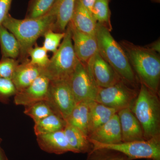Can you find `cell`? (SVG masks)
<instances>
[{"label":"cell","mask_w":160,"mask_h":160,"mask_svg":"<svg viewBox=\"0 0 160 160\" xmlns=\"http://www.w3.org/2000/svg\"><path fill=\"white\" fill-rule=\"evenodd\" d=\"M56 14L53 7L46 14L36 18L18 19L8 14L2 25L14 35L20 46L19 60L21 62L28 60L29 49L48 30H53Z\"/></svg>","instance_id":"cell-1"},{"label":"cell","mask_w":160,"mask_h":160,"mask_svg":"<svg viewBox=\"0 0 160 160\" xmlns=\"http://www.w3.org/2000/svg\"><path fill=\"white\" fill-rule=\"evenodd\" d=\"M120 45L126 55L140 83L159 95L160 82V58L159 53L146 46L123 41Z\"/></svg>","instance_id":"cell-2"},{"label":"cell","mask_w":160,"mask_h":160,"mask_svg":"<svg viewBox=\"0 0 160 160\" xmlns=\"http://www.w3.org/2000/svg\"><path fill=\"white\" fill-rule=\"evenodd\" d=\"M105 26L97 23L95 36L98 52L114 69L122 82L138 89L140 83L126 55L120 44L114 39Z\"/></svg>","instance_id":"cell-3"},{"label":"cell","mask_w":160,"mask_h":160,"mask_svg":"<svg viewBox=\"0 0 160 160\" xmlns=\"http://www.w3.org/2000/svg\"><path fill=\"white\" fill-rule=\"evenodd\" d=\"M137 97L131 106L132 113L142 126L145 139L160 136L159 95L140 83Z\"/></svg>","instance_id":"cell-4"},{"label":"cell","mask_w":160,"mask_h":160,"mask_svg":"<svg viewBox=\"0 0 160 160\" xmlns=\"http://www.w3.org/2000/svg\"><path fill=\"white\" fill-rule=\"evenodd\" d=\"M79 61L73 49L71 27L69 24L62 42L50 59L48 66L43 69V74L50 80L68 81Z\"/></svg>","instance_id":"cell-5"},{"label":"cell","mask_w":160,"mask_h":160,"mask_svg":"<svg viewBox=\"0 0 160 160\" xmlns=\"http://www.w3.org/2000/svg\"><path fill=\"white\" fill-rule=\"evenodd\" d=\"M89 140L93 148L116 150L125 154L129 160L137 159L160 160V136L148 140L112 144H102Z\"/></svg>","instance_id":"cell-6"},{"label":"cell","mask_w":160,"mask_h":160,"mask_svg":"<svg viewBox=\"0 0 160 160\" xmlns=\"http://www.w3.org/2000/svg\"><path fill=\"white\" fill-rule=\"evenodd\" d=\"M139 90L121 81L106 88H99L95 101L118 112L125 108L130 109Z\"/></svg>","instance_id":"cell-7"},{"label":"cell","mask_w":160,"mask_h":160,"mask_svg":"<svg viewBox=\"0 0 160 160\" xmlns=\"http://www.w3.org/2000/svg\"><path fill=\"white\" fill-rule=\"evenodd\" d=\"M46 101L54 113L65 120L76 103L68 81L50 80Z\"/></svg>","instance_id":"cell-8"},{"label":"cell","mask_w":160,"mask_h":160,"mask_svg":"<svg viewBox=\"0 0 160 160\" xmlns=\"http://www.w3.org/2000/svg\"><path fill=\"white\" fill-rule=\"evenodd\" d=\"M68 82L76 104L84 101H95L99 88L85 64L78 61Z\"/></svg>","instance_id":"cell-9"},{"label":"cell","mask_w":160,"mask_h":160,"mask_svg":"<svg viewBox=\"0 0 160 160\" xmlns=\"http://www.w3.org/2000/svg\"><path fill=\"white\" fill-rule=\"evenodd\" d=\"M85 65L99 88H106L122 81L114 69L100 55L98 52Z\"/></svg>","instance_id":"cell-10"},{"label":"cell","mask_w":160,"mask_h":160,"mask_svg":"<svg viewBox=\"0 0 160 160\" xmlns=\"http://www.w3.org/2000/svg\"><path fill=\"white\" fill-rule=\"evenodd\" d=\"M49 82V78L45 74H41L29 86L18 92L14 96L15 104L26 106L39 101H46Z\"/></svg>","instance_id":"cell-11"},{"label":"cell","mask_w":160,"mask_h":160,"mask_svg":"<svg viewBox=\"0 0 160 160\" xmlns=\"http://www.w3.org/2000/svg\"><path fill=\"white\" fill-rule=\"evenodd\" d=\"M69 24L75 53L81 62L86 64L98 52L96 36L79 31L71 23Z\"/></svg>","instance_id":"cell-12"},{"label":"cell","mask_w":160,"mask_h":160,"mask_svg":"<svg viewBox=\"0 0 160 160\" xmlns=\"http://www.w3.org/2000/svg\"><path fill=\"white\" fill-rule=\"evenodd\" d=\"M117 114L121 126L122 142L146 140L142 126L130 108L121 109Z\"/></svg>","instance_id":"cell-13"},{"label":"cell","mask_w":160,"mask_h":160,"mask_svg":"<svg viewBox=\"0 0 160 160\" xmlns=\"http://www.w3.org/2000/svg\"><path fill=\"white\" fill-rule=\"evenodd\" d=\"M89 140L105 144L122 142V132L117 113L88 136Z\"/></svg>","instance_id":"cell-14"},{"label":"cell","mask_w":160,"mask_h":160,"mask_svg":"<svg viewBox=\"0 0 160 160\" xmlns=\"http://www.w3.org/2000/svg\"><path fill=\"white\" fill-rule=\"evenodd\" d=\"M36 136L38 146L44 151L56 154L72 152L63 129Z\"/></svg>","instance_id":"cell-15"},{"label":"cell","mask_w":160,"mask_h":160,"mask_svg":"<svg viewBox=\"0 0 160 160\" xmlns=\"http://www.w3.org/2000/svg\"><path fill=\"white\" fill-rule=\"evenodd\" d=\"M70 23L79 31L95 36L97 22L91 12L85 8L79 0H76V2Z\"/></svg>","instance_id":"cell-16"},{"label":"cell","mask_w":160,"mask_h":160,"mask_svg":"<svg viewBox=\"0 0 160 160\" xmlns=\"http://www.w3.org/2000/svg\"><path fill=\"white\" fill-rule=\"evenodd\" d=\"M43 70L31 64L29 60L19 64L12 79L18 92L29 86L37 78L43 74Z\"/></svg>","instance_id":"cell-17"},{"label":"cell","mask_w":160,"mask_h":160,"mask_svg":"<svg viewBox=\"0 0 160 160\" xmlns=\"http://www.w3.org/2000/svg\"><path fill=\"white\" fill-rule=\"evenodd\" d=\"M117 112L118 111L116 109L107 107L95 101H92L89 109L88 136L108 122Z\"/></svg>","instance_id":"cell-18"},{"label":"cell","mask_w":160,"mask_h":160,"mask_svg":"<svg viewBox=\"0 0 160 160\" xmlns=\"http://www.w3.org/2000/svg\"><path fill=\"white\" fill-rule=\"evenodd\" d=\"M76 0H55L53 7L56 21L53 31L64 32L71 21Z\"/></svg>","instance_id":"cell-19"},{"label":"cell","mask_w":160,"mask_h":160,"mask_svg":"<svg viewBox=\"0 0 160 160\" xmlns=\"http://www.w3.org/2000/svg\"><path fill=\"white\" fill-rule=\"evenodd\" d=\"M63 131L72 152L88 153L92 148L88 136L78 128L66 123Z\"/></svg>","instance_id":"cell-20"},{"label":"cell","mask_w":160,"mask_h":160,"mask_svg":"<svg viewBox=\"0 0 160 160\" xmlns=\"http://www.w3.org/2000/svg\"><path fill=\"white\" fill-rule=\"evenodd\" d=\"M92 101H84L76 104L66 122L78 128L88 136V121L90 104Z\"/></svg>","instance_id":"cell-21"},{"label":"cell","mask_w":160,"mask_h":160,"mask_svg":"<svg viewBox=\"0 0 160 160\" xmlns=\"http://www.w3.org/2000/svg\"><path fill=\"white\" fill-rule=\"evenodd\" d=\"M0 46L3 58H17L20 55V46L18 41L14 35L0 25Z\"/></svg>","instance_id":"cell-22"},{"label":"cell","mask_w":160,"mask_h":160,"mask_svg":"<svg viewBox=\"0 0 160 160\" xmlns=\"http://www.w3.org/2000/svg\"><path fill=\"white\" fill-rule=\"evenodd\" d=\"M66 122L55 113H52L42 119L35 122L34 132L36 135L51 133L62 130Z\"/></svg>","instance_id":"cell-23"},{"label":"cell","mask_w":160,"mask_h":160,"mask_svg":"<svg viewBox=\"0 0 160 160\" xmlns=\"http://www.w3.org/2000/svg\"><path fill=\"white\" fill-rule=\"evenodd\" d=\"M110 0H96L92 7V13L97 23L101 24L111 32V12L109 8Z\"/></svg>","instance_id":"cell-24"},{"label":"cell","mask_w":160,"mask_h":160,"mask_svg":"<svg viewBox=\"0 0 160 160\" xmlns=\"http://www.w3.org/2000/svg\"><path fill=\"white\" fill-rule=\"evenodd\" d=\"M34 121V123L54 113L46 101H41L25 106L24 112Z\"/></svg>","instance_id":"cell-25"},{"label":"cell","mask_w":160,"mask_h":160,"mask_svg":"<svg viewBox=\"0 0 160 160\" xmlns=\"http://www.w3.org/2000/svg\"><path fill=\"white\" fill-rule=\"evenodd\" d=\"M87 153L86 160H129L122 152L106 148L92 147Z\"/></svg>","instance_id":"cell-26"},{"label":"cell","mask_w":160,"mask_h":160,"mask_svg":"<svg viewBox=\"0 0 160 160\" xmlns=\"http://www.w3.org/2000/svg\"><path fill=\"white\" fill-rule=\"evenodd\" d=\"M55 0H30L26 18H36L46 14L51 9Z\"/></svg>","instance_id":"cell-27"},{"label":"cell","mask_w":160,"mask_h":160,"mask_svg":"<svg viewBox=\"0 0 160 160\" xmlns=\"http://www.w3.org/2000/svg\"><path fill=\"white\" fill-rule=\"evenodd\" d=\"M47 52L43 46L35 44L34 47H32L28 51V56L31 58L29 62L44 69L48 66L50 61Z\"/></svg>","instance_id":"cell-28"},{"label":"cell","mask_w":160,"mask_h":160,"mask_svg":"<svg viewBox=\"0 0 160 160\" xmlns=\"http://www.w3.org/2000/svg\"><path fill=\"white\" fill-rule=\"evenodd\" d=\"M65 35L64 32H56L50 29L44 34L43 47L47 52L55 53L59 47L61 42Z\"/></svg>","instance_id":"cell-29"},{"label":"cell","mask_w":160,"mask_h":160,"mask_svg":"<svg viewBox=\"0 0 160 160\" xmlns=\"http://www.w3.org/2000/svg\"><path fill=\"white\" fill-rule=\"evenodd\" d=\"M18 90L11 79L0 78V102L7 104L10 98L14 96Z\"/></svg>","instance_id":"cell-30"},{"label":"cell","mask_w":160,"mask_h":160,"mask_svg":"<svg viewBox=\"0 0 160 160\" xmlns=\"http://www.w3.org/2000/svg\"><path fill=\"white\" fill-rule=\"evenodd\" d=\"M19 62L11 58H2L0 60V78L12 79Z\"/></svg>","instance_id":"cell-31"},{"label":"cell","mask_w":160,"mask_h":160,"mask_svg":"<svg viewBox=\"0 0 160 160\" xmlns=\"http://www.w3.org/2000/svg\"><path fill=\"white\" fill-rule=\"evenodd\" d=\"M12 0H0V25L9 14Z\"/></svg>","instance_id":"cell-32"},{"label":"cell","mask_w":160,"mask_h":160,"mask_svg":"<svg viewBox=\"0 0 160 160\" xmlns=\"http://www.w3.org/2000/svg\"><path fill=\"white\" fill-rule=\"evenodd\" d=\"M148 49L152 51L159 53L160 52V39H158L152 43H150L147 46H146Z\"/></svg>","instance_id":"cell-33"},{"label":"cell","mask_w":160,"mask_h":160,"mask_svg":"<svg viewBox=\"0 0 160 160\" xmlns=\"http://www.w3.org/2000/svg\"><path fill=\"white\" fill-rule=\"evenodd\" d=\"M79 1L85 8L92 13V7L96 0H79Z\"/></svg>","instance_id":"cell-34"},{"label":"cell","mask_w":160,"mask_h":160,"mask_svg":"<svg viewBox=\"0 0 160 160\" xmlns=\"http://www.w3.org/2000/svg\"><path fill=\"white\" fill-rule=\"evenodd\" d=\"M2 142V138H0V160H9L6 154L5 151L1 146Z\"/></svg>","instance_id":"cell-35"},{"label":"cell","mask_w":160,"mask_h":160,"mask_svg":"<svg viewBox=\"0 0 160 160\" xmlns=\"http://www.w3.org/2000/svg\"><path fill=\"white\" fill-rule=\"evenodd\" d=\"M152 2L154 3H160V0H150Z\"/></svg>","instance_id":"cell-36"}]
</instances>
